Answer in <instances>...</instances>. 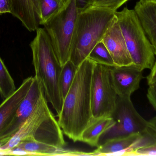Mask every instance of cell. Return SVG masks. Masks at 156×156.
I'll return each mask as SVG.
<instances>
[{"mask_svg": "<svg viewBox=\"0 0 156 156\" xmlns=\"http://www.w3.org/2000/svg\"><path fill=\"white\" fill-rule=\"evenodd\" d=\"M94 63L87 58L78 66L58 115L63 133L74 142H80L82 133L93 119L91 89Z\"/></svg>", "mask_w": 156, "mask_h": 156, "instance_id": "obj_1", "label": "cell"}, {"mask_svg": "<svg viewBox=\"0 0 156 156\" xmlns=\"http://www.w3.org/2000/svg\"><path fill=\"white\" fill-rule=\"evenodd\" d=\"M30 43L35 76L44 90L45 96L57 115L63 105L60 79L62 66L57 57L51 39L44 28L38 27Z\"/></svg>", "mask_w": 156, "mask_h": 156, "instance_id": "obj_2", "label": "cell"}, {"mask_svg": "<svg viewBox=\"0 0 156 156\" xmlns=\"http://www.w3.org/2000/svg\"><path fill=\"white\" fill-rule=\"evenodd\" d=\"M115 18V12L106 8L90 6L80 12L72 38L70 60L78 67L87 58Z\"/></svg>", "mask_w": 156, "mask_h": 156, "instance_id": "obj_3", "label": "cell"}, {"mask_svg": "<svg viewBox=\"0 0 156 156\" xmlns=\"http://www.w3.org/2000/svg\"><path fill=\"white\" fill-rule=\"evenodd\" d=\"M63 134L43 92L30 116L8 142L0 147V149L11 150L25 141H37L65 147L66 143Z\"/></svg>", "mask_w": 156, "mask_h": 156, "instance_id": "obj_4", "label": "cell"}, {"mask_svg": "<svg viewBox=\"0 0 156 156\" xmlns=\"http://www.w3.org/2000/svg\"><path fill=\"white\" fill-rule=\"evenodd\" d=\"M115 14L133 64L151 70L155 62L154 50L134 10L126 7Z\"/></svg>", "mask_w": 156, "mask_h": 156, "instance_id": "obj_5", "label": "cell"}, {"mask_svg": "<svg viewBox=\"0 0 156 156\" xmlns=\"http://www.w3.org/2000/svg\"><path fill=\"white\" fill-rule=\"evenodd\" d=\"M79 14L77 0H65L57 13L44 25L62 67L70 60L72 38Z\"/></svg>", "mask_w": 156, "mask_h": 156, "instance_id": "obj_6", "label": "cell"}, {"mask_svg": "<svg viewBox=\"0 0 156 156\" xmlns=\"http://www.w3.org/2000/svg\"><path fill=\"white\" fill-rule=\"evenodd\" d=\"M111 116L114 125L101 136L98 146L112 139L143 134L150 129L149 122L137 111L131 98L117 96L115 108Z\"/></svg>", "mask_w": 156, "mask_h": 156, "instance_id": "obj_7", "label": "cell"}, {"mask_svg": "<svg viewBox=\"0 0 156 156\" xmlns=\"http://www.w3.org/2000/svg\"><path fill=\"white\" fill-rule=\"evenodd\" d=\"M91 94L93 118L111 116L116 105L117 95L111 82L110 67L94 63Z\"/></svg>", "mask_w": 156, "mask_h": 156, "instance_id": "obj_8", "label": "cell"}, {"mask_svg": "<svg viewBox=\"0 0 156 156\" xmlns=\"http://www.w3.org/2000/svg\"><path fill=\"white\" fill-rule=\"evenodd\" d=\"M156 142V135L149 129L143 134H135L127 137L109 140L100 145L93 152L94 156H132L142 147Z\"/></svg>", "mask_w": 156, "mask_h": 156, "instance_id": "obj_9", "label": "cell"}, {"mask_svg": "<svg viewBox=\"0 0 156 156\" xmlns=\"http://www.w3.org/2000/svg\"><path fill=\"white\" fill-rule=\"evenodd\" d=\"M143 70L134 64L110 67V78L113 88L118 97L131 98L139 89L144 78Z\"/></svg>", "mask_w": 156, "mask_h": 156, "instance_id": "obj_10", "label": "cell"}, {"mask_svg": "<svg viewBox=\"0 0 156 156\" xmlns=\"http://www.w3.org/2000/svg\"><path fill=\"white\" fill-rule=\"evenodd\" d=\"M43 92L42 85L39 81L34 77L31 86L18 106L12 121L0 139V147L7 143L17 132L21 125L34 111Z\"/></svg>", "mask_w": 156, "mask_h": 156, "instance_id": "obj_11", "label": "cell"}, {"mask_svg": "<svg viewBox=\"0 0 156 156\" xmlns=\"http://www.w3.org/2000/svg\"><path fill=\"white\" fill-rule=\"evenodd\" d=\"M102 41L109 50L115 66L133 64L116 16Z\"/></svg>", "mask_w": 156, "mask_h": 156, "instance_id": "obj_12", "label": "cell"}, {"mask_svg": "<svg viewBox=\"0 0 156 156\" xmlns=\"http://www.w3.org/2000/svg\"><path fill=\"white\" fill-rule=\"evenodd\" d=\"M34 77L24 80L20 87L0 104V139L12 121L18 106L24 98Z\"/></svg>", "mask_w": 156, "mask_h": 156, "instance_id": "obj_13", "label": "cell"}, {"mask_svg": "<svg viewBox=\"0 0 156 156\" xmlns=\"http://www.w3.org/2000/svg\"><path fill=\"white\" fill-rule=\"evenodd\" d=\"M134 10L156 55V0H138Z\"/></svg>", "mask_w": 156, "mask_h": 156, "instance_id": "obj_14", "label": "cell"}, {"mask_svg": "<svg viewBox=\"0 0 156 156\" xmlns=\"http://www.w3.org/2000/svg\"><path fill=\"white\" fill-rule=\"evenodd\" d=\"M17 147L30 153L31 155L83 156L94 155L93 153L79 150H70L35 141H25L20 143Z\"/></svg>", "mask_w": 156, "mask_h": 156, "instance_id": "obj_15", "label": "cell"}, {"mask_svg": "<svg viewBox=\"0 0 156 156\" xmlns=\"http://www.w3.org/2000/svg\"><path fill=\"white\" fill-rule=\"evenodd\" d=\"M112 116L93 118L82 133L80 142L91 147H98L100 138L114 125Z\"/></svg>", "mask_w": 156, "mask_h": 156, "instance_id": "obj_16", "label": "cell"}, {"mask_svg": "<svg viewBox=\"0 0 156 156\" xmlns=\"http://www.w3.org/2000/svg\"><path fill=\"white\" fill-rule=\"evenodd\" d=\"M11 13L22 21L35 18L38 14L37 0H12Z\"/></svg>", "mask_w": 156, "mask_h": 156, "instance_id": "obj_17", "label": "cell"}, {"mask_svg": "<svg viewBox=\"0 0 156 156\" xmlns=\"http://www.w3.org/2000/svg\"><path fill=\"white\" fill-rule=\"evenodd\" d=\"M65 0H37L39 25H44L62 8Z\"/></svg>", "mask_w": 156, "mask_h": 156, "instance_id": "obj_18", "label": "cell"}, {"mask_svg": "<svg viewBox=\"0 0 156 156\" xmlns=\"http://www.w3.org/2000/svg\"><path fill=\"white\" fill-rule=\"evenodd\" d=\"M77 67H78L70 60L65 63L62 67L59 83L63 100L73 83Z\"/></svg>", "mask_w": 156, "mask_h": 156, "instance_id": "obj_19", "label": "cell"}, {"mask_svg": "<svg viewBox=\"0 0 156 156\" xmlns=\"http://www.w3.org/2000/svg\"><path fill=\"white\" fill-rule=\"evenodd\" d=\"M88 58L97 64L109 67L115 66L109 50L102 41L94 46Z\"/></svg>", "mask_w": 156, "mask_h": 156, "instance_id": "obj_20", "label": "cell"}, {"mask_svg": "<svg viewBox=\"0 0 156 156\" xmlns=\"http://www.w3.org/2000/svg\"><path fill=\"white\" fill-rule=\"evenodd\" d=\"M16 90L14 81L0 57V94L1 97L4 100L12 94Z\"/></svg>", "mask_w": 156, "mask_h": 156, "instance_id": "obj_21", "label": "cell"}, {"mask_svg": "<svg viewBox=\"0 0 156 156\" xmlns=\"http://www.w3.org/2000/svg\"><path fill=\"white\" fill-rule=\"evenodd\" d=\"M129 0H92L90 6L106 8L115 12Z\"/></svg>", "mask_w": 156, "mask_h": 156, "instance_id": "obj_22", "label": "cell"}, {"mask_svg": "<svg viewBox=\"0 0 156 156\" xmlns=\"http://www.w3.org/2000/svg\"><path fill=\"white\" fill-rule=\"evenodd\" d=\"M132 156H156V142L136 150Z\"/></svg>", "mask_w": 156, "mask_h": 156, "instance_id": "obj_23", "label": "cell"}, {"mask_svg": "<svg viewBox=\"0 0 156 156\" xmlns=\"http://www.w3.org/2000/svg\"><path fill=\"white\" fill-rule=\"evenodd\" d=\"M147 96L149 102L156 111V82L149 85Z\"/></svg>", "mask_w": 156, "mask_h": 156, "instance_id": "obj_24", "label": "cell"}, {"mask_svg": "<svg viewBox=\"0 0 156 156\" xmlns=\"http://www.w3.org/2000/svg\"><path fill=\"white\" fill-rule=\"evenodd\" d=\"M12 10V0H0V14L11 13Z\"/></svg>", "mask_w": 156, "mask_h": 156, "instance_id": "obj_25", "label": "cell"}, {"mask_svg": "<svg viewBox=\"0 0 156 156\" xmlns=\"http://www.w3.org/2000/svg\"><path fill=\"white\" fill-rule=\"evenodd\" d=\"M147 80L148 86L156 82V55L155 62L151 70V72L147 77Z\"/></svg>", "mask_w": 156, "mask_h": 156, "instance_id": "obj_26", "label": "cell"}, {"mask_svg": "<svg viewBox=\"0 0 156 156\" xmlns=\"http://www.w3.org/2000/svg\"><path fill=\"white\" fill-rule=\"evenodd\" d=\"M92 0H77V6L79 13L90 6Z\"/></svg>", "mask_w": 156, "mask_h": 156, "instance_id": "obj_27", "label": "cell"}, {"mask_svg": "<svg viewBox=\"0 0 156 156\" xmlns=\"http://www.w3.org/2000/svg\"><path fill=\"white\" fill-rule=\"evenodd\" d=\"M9 155H31L30 153L17 147H15L9 150Z\"/></svg>", "mask_w": 156, "mask_h": 156, "instance_id": "obj_28", "label": "cell"}, {"mask_svg": "<svg viewBox=\"0 0 156 156\" xmlns=\"http://www.w3.org/2000/svg\"><path fill=\"white\" fill-rule=\"evenodd\" d=\"M149 124V127L156 135V116L148 121Z\"/></svg>", "mask_w": 156, "mask_h": 156, "instance_id": "obj_29", "label": "cell"}, {"mask_svg": "<svg viewBox=\"0 0 156 156\" xmlns=\"http://www.w3.org/2000/svg\"><path fill=\"white\" fill-rule=\"evenodd\" d=\"M9 155V150H2L0 149V156Z\"/></svg>", "mask_w": 156, "mask_h": 156, "instance_id": "obj_30", "label": "cell"}]
</instances>
